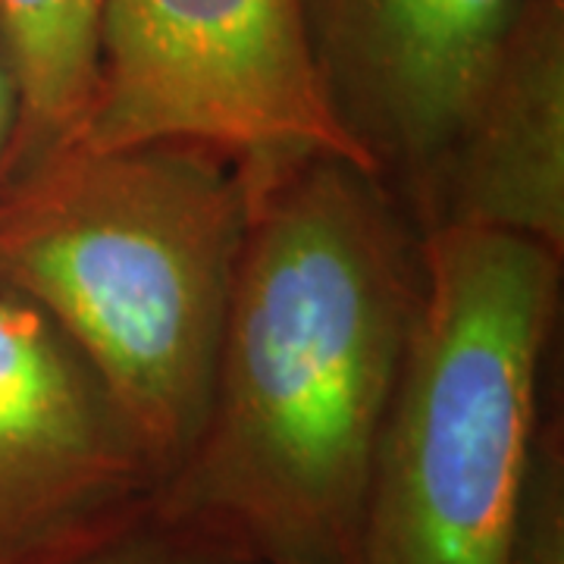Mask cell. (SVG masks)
Instances as JSON below:
<instances>
[{
	"instance_id": "obj_1",
	"label": "cell",
	"mask_w": 564,
	"mask_h": 564,
	"mask_svg": "<svg viewBox=\"0 0 564 564\" xmlns=\"http://www.w3.org/2000/svg\"><path fill=\"white\" fill-rule=\"evenodd\" d=\"M248 182L204 423L151 499L261 564H355L421 302V229L377 173L345 158L314 154Z\"/></svg>"
},
{
	"instance_id": "obj_2",
	"label": "cell",
	"mask_w": 564,
	"mask_h": 564,
	"mask_svg": "<svg viewBox=\"0 0 564 564\" xmlns=\"http://www.w3.org/2000/svg\"><path fill=\"white\" fill-rule=\"evenodd\" d=\"M248 217L245 166L198 141L66 144L0 185V292L98 373L158 486L202 430Z\"/></svg>"
},
{
	"instance_id": "obj_3",
	"label": "cell",
	"mask_w": 564,
	"mask_h": 564,
	"mask_svg": "<svg viewBox=\"0 0 564 564\" xmlns=\"http://www.w3.org/2000/svg\"><path fill=\"white\" fill-rule=\"evenodd\" d=\"M558 285L562 258L530 239L423 229L421 302L355 564H511Z\"/></svg>"
},
{
	"instance_id": "obj_4",
	"label": "cell",
	"mask_w": 564,
	"mask_h": 564,
	"mask_svg": "<svg viewBox=\"0 0 564 564\" xmlns=\"http://www.w3.org/2000/svg\"><path fill=\"white\" fill-rule=\"evenodd\" d=\"M141 141L210 144L248 173L314 154L377 173L323 88L304 0H104L98 85L73 144Z\"/></svg>"
},
{
	"instance_id": "obj_5",
	"label": "cell",
	"mask_w": 564,
	"mask_h": 564,
	"mask_svg": "<svg viewBox=\"0 0 564 564\" xmlns=\"http://www.w3.org/2000/svg\"><path fill=\"white\" fill-rule=\"evenodd\" d=\"M524 0H304L323 88L417 223Z\"/></svg>"
},
{
	"instance_id": "obj_6",
	"label": "cell",
	"mask_w": 564,
	"mask_h": 564,
	"mask_svg": "<svg viewBox=\"0 0 564 564\" xmlns=\"http://www.w3.org/2000/svg\"><path fill=\"white\" fill-rule=\"evenodd\" d=\"M158 477L98 373L0 292V558L151 499Z\"/></svg>"
},
{
	"instance_id": "obj_7",
	"label": "cell",
	"mask_w": 564,
	"mask_h": 564,
	"mask_svg": "<svg viewBox=\"0 0 564 564\" xmlns=\"http://www.w3.org/2000/svg\"><path fill=\"white\" fill-rule=\"evenodd\" d=\"M508 232L564 258V0H524L417 229Z\"/></svg>"
},
{
	"instance_id": "obj_8",
	"label": "cell",
	"mask_w": 564,
	"mask_h": 564,
	"mask_svg": "<svg viewBox=\"0 0 564 564\" xmlns=\"http://www.w3.org/2000/svg\"><path fill=\"white\" fill-rule=\"evenodd\" d=\"M104 0H0L17 129L0 185L73 144L98 85Z\"/></svg>"
},
{
	"instance_id": "obj_9",
	"label": "cell",
	"mask_w": 564,
	"mask_h": 564,
	"mask_svg": "<svg viewBox=\"0 0 564 564\" xmlns=\"http://www.w3.org/2000/svg\"><path fill=\"white\" fill-rule=\"evenodd\" d=\"M0 564H261L198 527L163 518L154 499L98 518Z\"/></svg>"
},
{
	"instance_id": "obj_10",
	"label": "cell",
	"mask_w": 564,
	"mask_h": 564,
	"mask_svg": "<svg viewBox=\"0 0 564 564\" xmlns=\"http://www.w3.org/2000/svg\"><path fill=\"white\" fill-rule=\"evenodd\" d=\"M511 564H564V440L558 421H543L536 433Z\"/></svg>"
},
{
	"instance_id": "obj_11",
	"label": "cell",
	"mask_w": 564,
	"mask_h": 564,
	"mask_svg": "<svg viewBox=\"0 0 564 564\" xmlns=\"http://www.w3.org/2000/svg\"><path fill=\"white\" fill-rule=\"evenodd\" d=\"M13 129H17V85H13V73L0 44V173H3L7 151L13 141Z\"/></svg>"
}]
</instances>
